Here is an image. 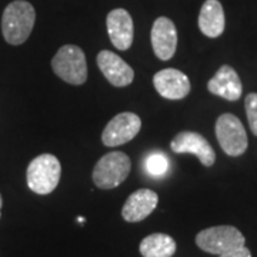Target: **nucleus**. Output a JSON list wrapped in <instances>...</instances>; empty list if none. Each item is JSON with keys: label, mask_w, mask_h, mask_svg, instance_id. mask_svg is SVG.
Segmentation results:
<instances>
[{"label": "nucleus", "mask_w": 257, "mask_h": 257, "mask_svg": "<svg viewBox=\"0 0 257 257\" xmlns=\"http://www.w3.org/2000/svg\"><path fill=\"white\" fill-rule=\"evenodd\" d=\"M35 20L36 12L29 2H12L2 16V33L5 40L13 46L25 43L33 30Z\"/></svg>", "instance_id": "1"}, {"label": "nucleus", "mask_w": 257, "mask_h": 257, "mask_svg": "<svg viewBox=\"0 0 257 257\" xmlns=\"http://www.w3.org/2000/svg\"><path fill=\"white\" fill-rule=\"evenodd\" d=\"M62 166L55 155H40L35 157L28 166L26 180L29 189L37 194H49L55 190L60 182Z\"/></svg>", "instance_id": "2"}, {"label": "nucleus", "mask_w": 257, "mask_h": 257, "mask_svg": "<svg viewBox=\"0 0 257 257\" xmlns=\"http://www.w3.org/2000/svg\"><path fill=\"white\" fill-rule=\"evenodd\" d=\"M52 69L63 82L80 86L87 80V62L79 46L64 45L52 59Z\"/></svg>", "instance_id": "3"}, {"label": "nucleus", "mask_w": 257, "mask_h": 257, "mask_svg": "<svg viewBox=\"0 0 257 257\" xmlns=\"http://www.w3.org/2000/svg\"><path fill=\"white\" fill-rule=\"evenodd\" d=\"M132 169L130 159L123 152H110L101 157L93 169V183L99 189L110 190L127 179Z\"/></svg>", "instance_id": "4"}, {"label": "nucleus", "mask_w": 257, "mask_h": 257, "mask_svg": "<svg viewBox=\"0 0 257 257\" xmlns=\"http://www.w3.org/2000/svg\"><path fill=\"white\" fill-rule=\"evenodd\" d=\"M246 239L234 226H214L202 230L196 236V244L206 253L223 254L244 246Z\"/></svg>", "instance_id": "5"}, {"label": "nucleus", "mask_w": 257, "mask_h": 257, "mask_svg": "<svg viewBox=\"0 0 257 257\" xmlns=\"http://www.w3.org/2000/svg\"><path fill=\"white\" fill-rule=\"evenodd\" d=\"M216 138L226 155L241 156L247 150L248 142L244 126L239 117L231 113H224L216 121Z\"/></svg>", "instance_id": "6"}, {"label": "nucleus", "mask_w": 257, "mask_h": 257, "mask_svg": "<svg viewBox=\"0 0 257 257\" xmlns=\"http://www.w3.org/2000/svg\"><path fill=\"white\" fill-rule=\"evenodd\" d=\"M142 128V120L136 113L123 111L114 116L106 124L101 133V142L107 147H116L126 145L138 136Z\"/></svg>", "instance_id": "7"}, {"label": "nucleus", "mask_w": 257, "mask_h": 257, "mask_svg": "<svg viewBox=\"0 0 257 257\" xmlns=\"http://www.w3.org/2000/svg\"><path fill=\"white\" fill-rule=\"evenodd\" d=\"M170 149L177 155H194L206 167H210L216 162V153L211 145L196 132H180L172 140Z\"/></svg>", "instance_id": "8"}, {"label": "nucleus", "mask_w": 257, "mask_h": 257, "mask_svg": "<svg viewBox=\"0 0 257 257\" xmlns=\"http://www.w3.org/2000/svg\"><path fill=\"white\" fill-rule=\"evenodd\" d=\"M157 93L169 100H182L190 93L189 77L177 69H163L153 77Z\"/></svg>", "instance_id": "9"}, {"label": "nucleus", "mask_w": 257, "mask_h": 257, "mask_svg": "<svg viewBox=\"0 0 257 257\" xmlns=\"http://www.w3.org/2000/svg\"><path fill=\"white\" fill-rule=\"evenodd\" d=\"M152 47L160 60H170L177 47V30L175 23L169 18H159L152 28Z\"/></svg>", "instance_id": "10"}, {"label": "nucleus", "mask_w": 257, "mask_h": 257, "mask_svg": "<svg viewBox=\"0 0 257 257\" xmlns=\"http://www.w3.org/2000/svg\"><path fill=\"white\" fill-rule=\"evenodd\" d=\"M97 66L103 76L114 87H126L135 79V72L120 56L109 50H101L97 55Z\"/></svg>", "instance_id": "11"}, {"label": "nucleus", "mask_w": 257, "mask_h": 257, "mask_svg": "<svg viewBox=\"0 0 257 257\" xmlns=\"http://www.w3.org/2000/svg\"><path fill=\"white\" fill-rule=\"evenodd\" d=\"M159 203V196L150 189H139L132 193L121 209L123 219L128 223H138L149 217Z\"/></svg>", "instance_id": "12"}, {"label": "nucleus", "mask_w": 257, "mask_h": 257, "mask_svg": "<svg viewBox=\"0 0 257 257\" xmlns=\"http://www.w3.org/2000/svg\"><path fill=\"white\" fill-rule=\"evenodd\" d=\"M207 90L226 100L236 101L243 93V86L237 72L231 66L223 64L207 83Z\"/></svg>", "instance_id": "13"}, {"label": "nucleus", "mask_w": 257, "mask_h": 257, "mask_svg": "<svg viewBox=\"0 0 257 257\" xmlns=\"http://www.w3.org/2000/svg\"><path fill=\"white\" fill-rule=\"evenodd\" d=\"M107 33L113 46L119 50H127L133 43V20L127 10L114 9L106 18Z\"/></svg>", "instance_id": "14"}, {"label": "nucleus", "mask_w": 257, "mask_h": 257, "mask_svg": "<svg viewBox=\"0 0 257 257\" xmlns=\"http://www.w3.org/2000/svg\"><path fill=\"white\" fill-rule=\"evenodd\" d=\"M224 12L219 0H206L199 13V29L204 36L219 37L224 32Z\"/></svg>", "instance_id": "15"}, {"label": "nucleus", "mask_w": 257, "mask_h": 257, "mask_svg": "<svg viewBox=\"0 0 257 257\" xmlns=\"http://www.w3.org/2000/svg\"><path fill=\"white\" fill-rule=\"evenodd\" d=\"M175 239L165 233H153L140 241V254L143 257H172L176 253Z\"/></svg>", "instance_id": "16"}, {"label": "nucleus", "mask_w": 257, "mask_h": 257, "mask_svg": "<svg viewBox=\"0 0 257 257\" xmlns=\"http://www.w3.org/2000/svg\"><path fill=\"white\" fill-rule=\"evenodd\" d=\"M145 166L152 176H163L169 169V160L162 153H152L150 156H147Z\"/></svg>", "instance_id": "17"}, {"label": "nucleus", "mask_w": 257, "mask_h": 257, "mask_svg": "<svg viewBox=\"0 0 257 257\" xmlns=\"http://www.w3.org/2000/svg\"><path fill=\"white\" fill-rule=\"evenodd\" d=\"M246 114H247L248 126L253 135L257 136V93H250L244 100Z\"/></svg>", "instance_id": "18"}, {"label": "nucleus", "mask_w": 257, "mask_h": 257, "mask_svg": "<svg viewBox=\"0 0 257 257\" xmlns=\"http://www.w3.org/2000/svg\"><path fill=\"white\" fill-rule=\"evenodd\" d=\"M219 257H251V253L246 246H241L239 248H234L231 251H227V253H223Z\"/></svg>", "instance_id": "19"}, {"label": "nucleus", "mask_w": 257, "mask_h": 257, "mask_svg": "<svg viewBox=\"0 0 257 257\" xmlns=\"http://www.w3.org/2000/svg\"><path fill=\"white\" fill-rule=\"evenodd\" d=\"M2 206H3V199H2V194H0V217H2Z\"/></svg>", "instance_id": "20"}]
</instances>
